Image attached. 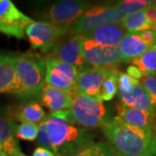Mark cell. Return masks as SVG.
<instances>
[{
	"instance_id": "6da1fadb",
	"label": "cell",
	"mask_w": 156,
	"mask_h": 156,
	"mask_svg": "<svg viewBox=\"0 0 156 156\" xmlns=\"http://www.w3.org/2000/svg\"><path fill=\"white\" fill-rule=\"evenodd\" d=\"M37 139L40 147L66 156L90 143L92 135L86 129L50 113L38 124Z\"/></svg>"
},
{
	"instance_id": "7a4b0ae2",
	"label": "cell",
	"mask_w": 156,
	"mask_h": 156,
	"mask_svg": "<svg viewBox=\"0 0 156 156\" xmlns=\"http://www.w3.org/2000/svg\"><path fill=\"white\" fill-rule=\"evenodd\" d=\"M101 131L112 149L121 156H140L154 149L153 134L128 125L117 116L101 126Z\"/></svg>"
},
{
	"instance_id": "3957f363",
	"label": "cell",
	"mask_w": 156,
	"mask_h": 156,
	"mask_svg": "<svg viewBox=\"0 0 156 156\" xmlns=\"http://www.w3.org/2000/svg\"><path fill=\"white\" fill-rule=\"evenodd\" d=\"M15 72L17 85L13 95L25 101L37 97L45 86L44 57L35 52H27L17 56Z\"/></svg>"
},
{
	"instance_id": "277c9868",
	"label": "cell",
	"mask_w": 156,
	"mask_h": 156,
	"mask_svg": "<svg viewBox=\"0 0 156 156\" xmlns=\"http://www.w3.org/2000/svg\"><path fill=\"white\" fill-rule=\"evenodd\" d=\"M71 92V107L66 110L56 112V115L83 128L101 127L108 121V110L102 101L81 94L74 89Z\"/></svg>"
},
{
	"instance_id": "5b68a950",
	"label": "cell",
	"mask_w": 156,
	"mask_h": 156,
	"mask_svg": "<svg viewBox=\"0 0 156 156\" xmlns=\"http://www.w3.org/2000/svg\"><path fill=\"white\" fill-rule=\"evenodd\" d=\"M124 18L115 5L91 6L71 24L69 33L83 35L105 24L121 23Z\"/></svg>"
},
{
	"instance_id": "8992f818",
	"label": "cell",
	"mask_w": 156,
	"mask_h": 156,
	"mask_svg": "<svg viewBox=\"0 0 156 156\" xmlns=\"http://www.w3.org/2000/svg\"><path fill=\"white\" fill-rule=\"evenodd\" d=\"M24 33L33 49L48 55L53 50L58 41L67 35L69 31L49 22L34 21L26 26Z\"/></svg>"
},
{
	"instance_id": "52a82bcc",
	"label": "cell",
	"mask_w": 156,
	"mask_h": 156,
	"mask_svg": "<svg viewBox=\"0 0 156 156\" xmlns=\"http://www.w3.org/2000/svg\"><path fill=\"white\" fill-rule=\"evenodd\" d=\"M83 56L87 68L115 69L120 64L127 63L118 47L101 46L84 37Z\"/></svg>"
},
{
	"instance_id": "ba28073f",
	"label": "cell",
	"mask_w": 156,
	"mask_h": 156,
	"mask_svg": "<svg viewBox=\"0 0 156 156\" xmlns=\"http://www.w3.org/2000/svg\"><path fill=\"white\" fill-rule=\"evenodd\" d=\"M44 59L45 85L68 91L72 90L76 83L77 68L58 60L52 53L46 55Z\"/></svg>"
},
{
	"instance_id": "9c48e42d",
	"label": "cell",
	"mask_w": 156,
	"mask_h": 156,
	"mask_svg": "<svg viewBox=\"0 0 156 156\" xmlns=\"http://www.w3.org/2000/svg\"><path fill=\"white\" fill-rule=\"evenodd\" d=\"M34 20L24 15L11 0H0V33L23 39L24 30Z\"/></svg>"
},
{
	"instance_id": "30bf717a",
	"label": "cell",
	"mask_w": 156,
	"mask_h": 156,
	"mask_svg": "<svg viewBox=\"0 0 156 156\" xmlns=\"http://www.w3.org/2000/svg\"><path fill=\"white\" fill-rule=\"evenodd\" d=\"M92 5L83 1L64 0L52 5L48 11L50 23L69 31V27Z\"/></svg>"
},
{
	"instance_id": "8fae6325",
	"label": "cell",
	"mask_w": 156,
	"mask_h": 156,
	"mask_svg": "<svg viewBox=\"0 0 156 156\" xmlns=\"http://www.w3.org/2000/svg\"><path fill=\"white\" fill-rule=\"evenodd\" d=\"M83 37L81 35L68 33L58 41L51 53L58 60L77 68L79 71L87 68L83 56Z\"/></svg>"
},
{
	"instance_id": "7c38bea8",
	"label": "cell",
	"mask_w": 156,
	"mask_h": 156,
	"mask_svg": "<svg viewBox=\"0 0 156 156\" xmlns=\"http://www.w3.org/2000/svg\"><path fill=\"white\" fill-rule=\"evenodd\" d=\"M113 69L110 68H84L78 71L74 89L81 94L100 99L103 82Z\"/></svg>"
},
{
	"instance_id": "4fadbf2b",
	"label": "cell",
	"mask_w": 156,
	"mask_h": 156,
	"mask_svg": "<svg viewBox=\"0 0 156 156\" xmlns=\"http://www.w3.org/2000/svg\"><path fill=\"white\" fill-rule=\"evenodd\" d=\"M126 32V30L121 23H112L100 26L81 36L93 41L96 44L106 47H118Z\"/></svg>"
},
{
	"instance_id": "5bb4252c",
	"label": "cell",
	"mask_w": 156,
	"mask_h": 156,
	"mask_svg": "<svg viewBox=\"0 0 156 156\" xmlns=\"http://www.w3.org/2000/svg\"><path fill=\"white\" fill-rule=\"evenodd\" d=\"M115 106L117 117L122 122L153 134L154 114L125 106L121 102L116 103Z\"/></svg>"
},
{
	"instance_id": "9a60e30c",
	"label": "cell",
	"mask_w": 156,
	"mask_h": 156,
	"mask_svg": "<svg viewBox=\"0 0 156 156\" xmlns=\"http://www.w3.org/2000/svg\"><path fill=\"white\" fill-rule=\"evenodd\" d=\"M42 105L46 107L51 113L69 109L72 104V92L56 89L52 86L45 85L40 95Z\"/></svg>"
},
{
	"instance_id": "2e32d148",
	"label": "cell",
	"mask_w": 156,
	"mask_h": 156,
	"mask_svg": "<svg viewBox=\"0 0 156 156\" xmlns=\"http://www.w3.org/2000/svg\"><path fill=\"white\" fill-rule=\"evenodd\" d=\"M17 124L13 121L0 117V144L7 156H23L15 135Z\"/></svg>"
},
{
	"instance_id": "e0dca14e",
	"label": "cell",
	"mask_w": 156,
	"mask_h": 156,
	"mask_svg": "<svg viewBox=\"0 0 156 156\" xmlns=\"http://www.w3.org/2000/svg\"><path fill=\"white\" fill-rule=\"evenodd\" d=\"M117 94L120 102L122 103L123 105L140 109L142 111L155 114L152 108L148 95L145 91V89L141 87L140 83L134 86L133 89L128 92L118 89Z\"/></svg>"
},
{
	"instance_id": "ac0fdd59",
	"label": "cell",
	"mask_w": 156,
	"mask_h": 156,
	"mask_svg": "<svg viewBox=\"0 0 156 156\" xmlns=\"http://www.w3.org/2000/svg\"><path fill=\"white\" fill-rule=\"evenodd\" d=\"M118 48L126 62H130L134 58L142 55L150 47L142 41L138 32L127 31Z\"/></svg>"
},
{
	"instance_id": "d6986e66",
	"label": "cell",
	"mask_w": 156,
	"mask_h": 156,
	"mask_svg": "<svg viewBox=\"0 0 156 156\" xmlns=\"http://www.w3.org/2000/svg\"><path fill=\"white\" fill-rule=\"evenodd\" d=\"M16 57L0 55V94H14L17 78L15 72Z\"/></svg>"
},
{
	"instance_id": "ffe728a7",
	"label": "cell",
	"mask_w": 156,
	"mask_h": 156,
	"mask_svg": "<svg viewBox=\"0 0 156 156\" xmlns=\"http://www.w3.org/2000/svg\"><path fill=\"white\" fill-rule=\"evenodd\" d=\"M15 120L22 123H36L39 124L46 116L42 105L37 101L31 100L18 106L11 115Z\"/></svg>"
},
{
	"instance_id": "44dd1931",
	"label": "cell",
	"mask_w": 156,
	"mask_h": 156,
	"mask_svg": "<svg viewBox=\"0 0 156 156\" xmlns=\"http://www.w3.org/2000/svg\"><path fill=\"white\" fill-rule=\"evenodd\" d=\"M131 65L139 69L143 76L156 75V44L138 57L130 62Z\"/></svg>"
},
{
	"instance_id": "7402d4cb",
	"label": "cell",
	"mask_w": 156,
	"mask_h": 156,
	"mask_svg": "<svg viewBox=\"0 0 156 156\" xmlns=\"http://www.w3.org/2000/svg\"><path fill=\"white\" fill-rule=\"evenodd\" d=\"M122 26L128 32H140L144 30H155L146 17L144 11H140L128 17H125L121 23Z\"/></svg>"
},
{
	"instance_id": "603a6c76",
	"label": "cell",
	"mask_w": 156,
	"mask_h": 156,
	"mask_svg": "<svg viewBox=\"0 0 156 156\" xmlns=\"http://www.w3.org/2000/svg\"><path fill=\"white\" fill-rule=\"evenodd\" d=\"M113 151L111 147L107 142L91 141L80 149L66 156H108Z\"/></svg>"
},
{
	"instance_id": "cb8c5ba5",
	"label": "cell",
	"mask_w": 156,
	"mask_h": 156,
	"mask_svg": "<svg viewBox=\"0 0 156 156\" xmlns=\"http://www.w3.org/2000/svg\"><path fill=\"white\" fill-rule=\"evenodd\" d=\"M120 71L114 69L104 80L100 91V99L102 101H111L118 92V76Z\"/></svg>"
},
{
	"instance_id": "d4e9b609",
	"label": "cell",
	"mask_w": 156,
	"mask_h": 156,
	"mask_svg": "<svg viewBox=\"0 0 156 156\" xmlns=\"http://www.w3.org/2000/svg\"><path fill=\"white\" fill-rule=\"evenodd\" d=\"M154 1H143V0H124L120 1L115 5L122 12L124 17H128L140 11H144Z\"/></svg>"
},
{
	"instance_id": "484cf974",
	"label": "cell",
	"mask_w": 156,
	"mask_h": 156,
	"mask_svg": "<svg viewBox=\"0 0 156 156\" xmlns=\"http://www.w3.org/2000/svg\"><path fill=\"white\" fill-rule=\"evenodd\" d=\"M38 133V124L36 123H21L17 125L15 131L17 139L23 140H35L37 137Z\"/></svg>"
},
{
	"instance_id": "4316f807",
	"label": "cell",
	"mask_w": 156,
	"mask_h": 156,
	"mask_svg": "<svg viewBox=\"0 0 156 156\" xmlns=\"http://www.w3.org/2000/svg\"><path fill=\"white\" fill-rule=\"evenodd\" d=\"M141 87L145 89L150 99L151 105L154 113L156 112V75L154 76H143L139 81Z\"/></svg>"
},
{
	"instance_id": "83f0119b",
	"label": "cell",
	"mask_w": 156,
	"mask_h": 156,
	"mask_svg": "<svg viewBox=\"0 0 156 156\" xmlns=\"http://www.w3.org/2000/svg\"><path fill=\"white\" fill-rule=\"evenodd\" d=\"M139 83L140 82L138 80H135L131 76H129L127 73L120 71L119 76H118V89H119L128 92Z\"/></svg>"
},
{
	"instance_id": "f1b7e54d",
	"label": "cell",
	"mask_w": 156,
	"mask_h": 156,
	"mask_svg": "<svg viewBox=\"0 0 156 156\" xmlns=\"http://www.w3.org/2000/svg\"><path fill=\"white\" fill-rule=\"evenodd\" d=\"M140 37V38L142 39V41L145 43L149 47H152L153 45L156 44V30H144V31H140L138 32Z\"/></svg>"
},
{
	"instance_id": "f546056e",
	"label": "cell",
	"mask_w": 156,
	"mask_h": 156,
	"mask_svg": "<svg viewBox=\"0 0 156 156\" xmlns=\"http://www.w3.org/2000/svg\"><path fill=\"white\" fill-rule=\"evenodd\" d=\"M154 4V2L148 8L146 9L144 11V13H145L146 17L147 18V20L149 21V23L154 26V28L156 30V8Z\"/></svg>"
},
{
	"instance_id": "4dcf8cb0",
	"label": "cell",
	"mask_w": 156,
	"mask_h": 156,
	"mask_svg": "<svg viewBox=\"0 0 156 156\" xmlns=\"http://www.w3.org/2000/svg\"><path fill=\"white\" fill-rule=\"evenodd\" d=\"M32 156H61V154L55 153L44 147H38L34 150Z\"/></svg>"
},
{
	"instance_id": "1f68e13d",
	"label": "cell",
	"mask_w": 156,
	"mask_h": 156,
	"mask_svg": "<svg viewBox=\"0 0 156 156\" xmlns=\"http://www.w3.org/2000/svg\"><path fill=\"white\" fill-rule=\"evenodd\" d=\"M127 74L129 76H131L135 80H138V81H140L141 78L143 77V74L141 73V71L138 68L133 66V65H130L127 68Z\"/></svg>"
},
{
	"instance_id": "d6a6232c",
	"label": "cell",
	"mask_w": 156,
	"mask_h": 156,
	"mask_svg": "<svg viewBox=\"0 0 156 156\" xmlns=\"http://www.w3.org/2000/svg\"><path fill=\"white\" fill-rule=\"evenodd\" d=\"M154 153H155L154 149H150V150L147 151L144 154H142L140 156H154Z\"/></svg>"
},
{
	"instance_id": "836d02e7",
	"label": "cell",
	"mask_w": 156,
	"mask_h": 156,
	"mask_svg": "<svg viewBox=\"0 0 156 156\" xmlns=\"http://www.w3.org/2000/svg\"><path fill=\"white\" fill-rule=\"evenodd\" d=\"M0 156H7L5 154L4 150H3V147H2L1 144H0Z\"/></svg>"
},
{
	"instance_id": "e575fe53",
	"label": "cell",
	"mask_w": 156,
	"mask_h": 156,
	"mask_svg": "<svg viewBox=\"0 0 156 156\" xmlns=\"http://www.w3.org/2000/svg\"><path fill=\"white\" fill-rule=\"evenodd\" d=\"M108 156H121V155H120V154H118L116 152L113 151V152H112L111 154H109V155H108Z\"/></svg>"
},
{
	"instance_id": "d590c367",
	"label": "cell",
	"mask_w": 156,
	"mask_h": 156,
	"mask_svg": "<svg viewBox=\"0 0 156 156\" xmlns=\"http://www.w3.org/2000/svg\"><path fill=\"white\" fill-rule=\"evenodd\" d=\"M154 130H155V132H156V122L155 123H154Z\"/></svg>"
},
{
	"instance_id": "8d00e7d4",
	"label": "cell",
	"mask_w": 156,
	"mask_h": 156,
	"mask_svg": "<svg viewBox=\"0 0 156 156\" xmlns=\"http://www.w3.org/2000/svg\"><path fill=\"white\" fill-rule=\"evenodd\" d=\"M154 6H155L156 8V1H154Z\"/></svg>"
},
{
	"instance_id": "74e56055",
	"label": "cell",
	"mask_w": 156,
	"mask_h": 156,
	"mask_svg": "<svg viewBox=\"0 0 156 156\" xmlns=\"http://www.w3.org/2000/svg\"><path fill=\"white\" fill-rule=\"evenodd\" d=\"M23 156H26V155H25V154H24V155H23Z\"/></svg>"
}]
</instances>
